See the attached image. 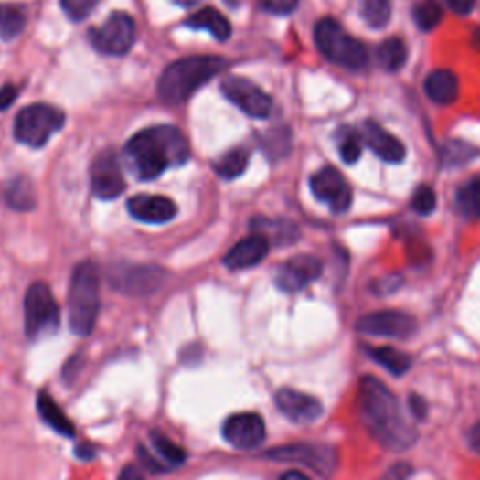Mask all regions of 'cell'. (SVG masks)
<instances>
[{
    "mask_svg": "<svg viewBox=\"0 0 480 480\" xmlns=\"http://www.w3.org/2000/svg\"><path fill=\"white\" fill-rule=\"evenodd\" d=\"M6 205L14 210H30L36 207V194L30 178L19 175L14 176L5 188Z\"/></svg>",
    "mask_w": 480,
    "mask_h": 480,
    "instance_id": "24",
    "label": "cell"
},
{
    "mask_svg": "<svg viewBox=\"0 0 480 480\" xmlns=\"http://www.w3.org/2000/svg\"><path fill=\"white\" fill-rule=\"evenodd\" d=\"M447 6L458 16H469L475 10L476 0H445Z\"/></svg>",
    "mask_w": 480,
    "mask_h": 480,
    "instance_id": "39",
    "label": "cell"
},
{
    "mask_svg": "<svg viewBox=\"0 0 480 480\" xmlns=\"http://www.w3.org/2000/svg\"><path fill=\"white\" fill-rule=\"evenodd\" d=\"M378 60L387 71H398L408 60V49L400 38H389L378 48Z\"/></svg>",
    "mask_w": 480,
    "mask_h": 480,
    "instance_id": "28",
    "label": "cell"
},
{
    "mask_svg": "<svg viewBox=\"0 0 480 480\" xmlns=\"http://www.w3.org/2000/svg\"><path fill=\"white\" fill-rule=\"evenodd\" d=\"M260 5L274 16H287L299 6V0H260Z\"/></svg>",
    "mask_w": 480,
    "mask_h": 480,
    "instance_id": "37",
    "label": "cell"
},
{
    "mask_svg": "<svg viewBox=\"0 0 480 480\" xmlns=\"http://www.w3.org/2000/svg\"><path fill=\"white\" fill-rule=\"evenodd\" d=\"M323 272V263L314 255H294L276 272V285L285 293H299L314 283Z\"/></svg>",
    "mask_w": 480,
    "mask_h": 480,
    "instance_id": "16",
    "label": "cell"
},
{
    "mask_svg": "<svg viewBox=\"0 0 480 480\" xmlns=\"http://www.w3.org/2000/svg\"><path fill=\"white\" fill-rule=\"evenodd\" d=\"M98 0H60L64 14L71 21H83L91 16Z\"/></svg>",
    "mask_w": 480,
    "mask_h": 480,
    "instance_id": "36",
    "label": "cell"
},
{
    "mask_svg": "<svg viewBox=\"0 0 480 480\" xmlns=\"http://www.w3.org/2000/svg\"><path fill=\"white\" fill-rule=\"evenodd\" d=\"M17 87H14V85H5L3 89H0V111H5V109H8L14 101H16V98H17Z\"/></svg>",
    "mask_w": 480,
    "mask_h": 480,
    "instance_id": "40",
    "label": "cell"
},
{
    "mask_svg": "<svg viewBox=\"0 0 480 480\" xmlns=\"http://www.w3.org/2000/svg\"><path fill=\"white\" fill-rule=\"evenodd\" d=\"M360 12L372 28H385L392 16V0H362Z\"/></svg>",
    "mask_w": 480,
    "mask_h": 480,
    "instance_id": "29",
    "label": "cell"
},
{
    "mask_svg": "<svg viewBox=\"0 0 480 480\" xmlns=\"http://www.w3.org/2000/svg\"><path fill=\"white\" fill-rule=\"evenodd\" d=\"M60 310L46 282H36L25 294V330L28 338L40 340L59 328Z\"/></svg>",
    "mask_w": 480,
    "mask_h": 480,
    "instance_id": "7",
    "label": "cell"
},
{
    "mask_svg": "<svg viewBox=\"0 0 480 480\" xmlns=\"http://www.w3.org/2000/svg\"><path fill=\"white\" fill-rule=\"evenodd\" d=\"M66 117L59 107L49 103H32L23 107L14 123V135L19 143L40 149L60 128Z\"/></svg>",
    "mask_w": 480,
    "mask_h": 480,
    "instance_id": "6",
    "label": "cell"
},
{
    "mask_svg": "<svg viewBox=\"0 0 480 480\" xmlns=\"http://www.w3.org/2000/svg\"><path fill=\"white\" fill-rule=\"evenodd\" d=\"M413 17H415V23L421 30H432L439 25L441 17H443V10L439 6L437 0H422L421 5L415 6V12H413Z\"/></svg>",
    "mask_w": 480,
    "mask_h": 480,
    "instance_id": "33",
    "label": "cell"
},
{
    "mask_svg": "<svg viewBox=\"0 0 480 480\" xmlns=\"http://www.w3.org/2000/svg\"><path fill=\"white\" fill-rule=\"evenodd\" d=\"M428 98L437 105H451L460 94V81L451 69H435L424 81Z\"/></svg>",
    "mask_w": 480,
    "mask_h": 480,
    "instance_id": "21",
    "label": "cell"
},
{
    "mask_svg": "<svg viewBox=\"0 0 480 480\" xmlns=\"http://www.w3.org/2000/svg\"><path fill=\"white\" fill-rule=\"evenodd\" d=\"M119 480H143L141 471L135 465H126L119 476Z\"/></svg>",
    "mask_w": 480,
    "mask_h": 480,
    "instance_id": "42",
    "label": "cell"
},
{
    "mask_svg": "<svg viewBox=\"0 0 480 480\" xmlns=\"http://www.w3.org/2000/svg\"><path fill=\"white\" fill-rule=\"evenodd\" d=\"M368 355L396 378L403 376L411 368V357L396 347H374L368 349Z\"/></svg>",
    "mask_w": 480,
    "mask_h": 480,
    "instance_id": "25",
    "label": "cell"
},
{
    "mask_svg": "<svg viewBox=\"0 0 480 480\" xmlns=\"http://www.w3.org/2000/svg\"><path fill=\"white\" fill-rule=\"evenodd\" d=\"M360 139L368 144L374 155H378L383 162L400 164L405 158V146L403 143L389 133L381 124L376 121H364L360 126Z\"/></svg>",
    "mask_w": 480,
    "mask_h": 480,
    "instance_id": "18",
    "label": "cell"
},
{
    "mask_svg": "<svg viewBox=\"0 0 480 480\" xmlns=\"http://www.w3.org/2000/svg\"><path fill=\"white\" fill-rule=\"evenodd\" d=\"M27 16L17 5H0V40L12 42L25 30Z\"/></svg>",
    "mask_w": 480,
    "mask_h": 480,
    "instance_id": "26",
    "label": "cell"
},
{
    "mask_svg": "<svg viewBox=\"0 0 480 480\" xmlns=\"http://www.w3.org/2000/svg\"><path fill=\"white\" fill-rule=\"evenodd\" d=\"M314 38L325 59L347 69H362L368 64V49L349 36L336 19L325 17L315 25Z\"/></svg>",
    "mask_w": 480,
    "mask_h": 480,
    "instance_id": "5",
    "label": "cell"
},
{
    "mask_svg": "<svg viewBox=\"0 0 480 480\" xmlns=\"http://www.w3.org/2000/svg\"><path fill=\"white\" fill-rule=\"evenodd\" d=\"M310 188L317 201L325 203L335 214L349 210L353 194L344 175L335 167H323L310 178Z\"/></svg>",
    "mask_w": 480,
    "mask_h": 480,
    "instance_id": "13",
    "label": "cell"
},
{
    "mask_svg": "<svg viewBox=\"0 0 480 480\" xmlns=\"http://www.w3.org/2000/svg\"><path fill=\"white\" fill-rule=\"evenodd\" d=\"M221 94L233 105H237L244 115L251 119H267L272 111V98L244 78H226L221 81Z\"/></svg>",
    "mask_w": 480,
    "mask_h": 480,
    "instance_id": "12",
    "label": "cell"
},
{
    "mask_svg": "<svg viewBox=\"0 0 480 480\" xmlns=\"http://www.w3.org/2000/svg\"><path fill=\"white\" fill-rule=\"evenodd\" d=\"M271 248V240L261 235V233H253L246 239H242L240 242H237L226 255V267L229 271H244V269H251L255 265H260Z\"/></svg>",
    "mask_w": 480,
    "mask_h": 480,
    "instance_id": "20",
    "label": "cell"
},
{
    "mask_svg": "<svg viewBox=\"0 0 480 480\" xmlns=\"http://www.w3.org/2000/svg\"><path fill=\"white\" fill-rule=\"evenodd\" d=\"M360 133L353 132L351 128H342L338 135V151L346 164H355L360 158L362 153V143Z\"/></svg>",
    "mask_w": 480,
    "mask_h": 480,
    "instance_id": "34",
    "label": "cell"
},
{
    "mask_svg": "<svg viewBox=\"0 0 480 480\" xmlns=\"http://www.w3.org/2000/svg\"><path fill=\"white\" fill-rule=\"evenodd\" d=\"M248 162H250V155L246 149H233L214 164V173L219 178L233 180V178H239L246 171Z\"/></svg>",
    "mask_w": 480,
    "mask_h": 480,
    "instance_id": "27",
    "label": "cell"
},
{
    "mask_svg": "<svg viewBox=\"0 0 480 480\" xmlns=\"http://www.w3.org/2000/svg\"><path fill=\"white\" fill-rule=\"evenodd\" d=\"M92 46L111 57L126 55L135 42V21L126 12L111 14L100 28L91 30Z\"/></svg>",
    "mask_w": 480,
    "mask_h": 480,
    "instance_id": "9",
    "label": "cell"
},
{
    "mask_svg": "<svg viewBox=\"0 0 480 480\" xmlns=\"http://www.w3.org/2000/svg\"><path fill=\"white\" fill-rule=\"evenodd\" d=\"M36 403H38V413L46 421L48 426H51L57 433H60L64 437H73V433H76V428H73L71 421L64 415V411L59 408V403L51 396L42 392Z\"/></svg>",
    "mask_w": 480,
    "mask_h": 480,
    "instance_id": "23",
    "label": "cell"
},
{
    "mask_svg": "<svg viewBox=\"0 0 480 480\" xmlns=\"http://www.w3.org/2000/svg\"><path fill=\"white\" fill-rule=\"evenodd\" d=\"M408 405H410V413L417 421H426V417H428V401L422 396L411 394L410 400H408Z\"/></svg>",
    "mask_w": 480,
    "mask_h": 480,
    "instance_id": "38",
    "label": "cell"
},
{
    "mask_svg": "<svg viewBox=\"0 0 480 480\" xmlns=\"http://www.w3.org/2000/svg\"><path fill=\"white\" fill-rule=\"evenodd\" d=\"M458 210L465 218H480V178H475L460 188L458 197Z\"/></svg>",
    "mask_w": 480,
    "mask_h": 480,
    "instance_id": "30",
    "label": "cell"
},
{
    "mask_svg": "<svg viewBox=\"0 0 480 480\" xmlns=\"http://www.w3.org/2000/svg\"><path fill=\"white\" fill-rule=\"evenodd\" d=\"M221 433L231 447L239 451H251L265 441L267 428L265 421L257 413H237L224 422Z\"/></svg>",
    "mask_w": 480,
    "mask_h": 480,
    "instance_id": "15",
    "label": "cell"
},
{
    "mask_svg": "<svg viewBox=\"0 0 480 480\" xmlns=\"http://www.w3.org/2000/svg\"><path fill=\"white\" fill-rule=\"evenodd\" d=\"M357 330L368 336L405 340L415 335L417 321L413 315L398 310L372 312L357 321Z\"/></svg>",
    "mask_w": 480,
    "mask_h": 480,
    "instance_id": "11",
    "label": "cell"
},
{
    "mask_svg": "<svg viewBox=\"0 0 480 480\" xmlns=\"http://www.w3.org/2000/svg\"><path fill=\"white\" fill-rule=\"evenodd\" d=\"M100 314V272L92 261L80 263L71 274L68 321L73 335L89 336Z\"/></svg>",
    "mask_w": 480,
    "mask_h": 480,
    "instance_id": "4",
    "label": "cell"
},
{
    "mask_svg": "<svg viewBox=\"0 0 480 480\" xmlns=\"http://www.w3.org/2000/svg\"><path fill=\"white\" fill-rule=\"evenodd\" d=\"M467 445L471 451L480 454V422L473 424L471 430L467 432Z\"/></svg>",
    "mask_w": 480,
    "mask_h": 480,
    "instance_id": "41",
    "label": "cell"
},
{
    "mask_svg": "<svg viewBox=\"0 0 480 480\" xmlns=\"http://www.w3.org/2000/svg\"><path fill=\"white\" fill-rule=\"evenodd\" d=\"M267 458L306 465L321 476L332 475L338 465L336 451L328 445H323V443H293V445H283L269 451Z\"/></svg>",
    "mask_w": 480,
    "mask_h": 480,
    "instance_id": "10",
    "label": "cell"
},
{
    "mask_svg": "<svg viewBox=\"0 0 480 480\" xmlns=\"http://www.w3.org/2000/svg\"><path fill=\"white\" fill-rule=\"evenodd\" d=\"M187 27H190L194 30H207L212 34V38L218 42H226L231 36V25H229L228 17L221 12H218L216 8H210V6L190 16L187 19Z\"/></svg>",
    "mask_w": 480,
    "mask_h": 480,
    "instance_id": "22",
    "label": "cell"
},
{
    "mask_svg": "<svg viewBox=\"0 0 480 480\" xmlns=\"http://www.w3.org/2000/svg\"><path fill=\"white\" fill-rule=\"evenodd\" d=\"M109 285L130 297H146L155 294L167 282V272L156 265L117 263L107 271Z\"/></svg>",
    "mask_w": 480,
    "mask_h": 480,
    "instance_id": "8",
    "label": "cell"
},
{
    "mask_svg": "<svg viewBox=\"0 0 480 480\" xmlns=\"http://www.w3.org/2000/svg\"><path fill=\"white\" fill-rule=\"evenodd\" d=\"M228 62L219 57H187L169 64L158 81L160 98L169 105L188 101L205 83L224 69Z\"/></svg>",
    "mask_w": 480,
    "mask_h": 480,
    "instance_id": "3",
    "label": "cell"
},
{
    "mask_svg": "<svg viewBox=\"0 0 480 480\" xmlns=\"http://www.w3.org/2000/svg\"><path fill=\"white\" fill-rule=\"evenodd\" d=\"M151 439H153V445H155V453L162 460H165L169 464V467L171 465L175 467V465H180V464L187 462V453H184L178 445H175V443L171 439H167L164 433L153 432Z\"/></svg>",
    "mask_w": 480,
    "mask_h": 480,
    "instance_id": "32",
    "label": "cell"
},
{
    "mask_svg": "<svg viewBox=\"0 0 480 480\" xmlns=\"http://www.w3.org/2000/svg\"><path fill=\"white\" fill-rule=\"evenodd\" d=\"M276 408L283 417L297 424L315 422L323 415V405L315 396L294 389L278 390Z\"/></svg>",
    "mask_w": 480,
    "mask_h": 480,
    "instance_id": "17",
    "label": "cell"
},
{
    "mask_svg": "<svg viewBox=\"0 0 480 480\" xmlns=\"http://www.w3.org/2000/svg\"><path fill=\"white\" fill-rule=\"evenodd\" d=\"M358 413L364 428L383 449L405 451L417 443V430L405 417L396 394L378 378L364 376L358 383Z\"/></svg>",
    "mask_w": 480,
    "mask_h": 480,
    "instance_id": "1",
    "label": "cell"
},
{
    "mask_svg": "<svg viewBox=\"0 0 480 480\" xmlns=\"http://www.w3.org/2000/svg\"><path fill=\"white\" fill-rule=\"evenodd\" d=\"M435 205H437V197H435V192L430 188V187H419L411 197V207L417 214L421 216H428L435 210Z\"/></svg>",
    "mask_w": 480,
    "mask_h": 480,
    "instance_id": "35",
    "label": "cell"
},
{
    "mask_svg": "<svg viewBox=\"0 0 480 480\" xmlns=\"http://www.w3.org/2000/svg\"><path fill=\"white\" fill-rule=\"evenodd\" d=\"M91 182L94 196L103 201L117 199L124 192L126 184L115 151L107 149L96 156L91 171Z\"/></svg>",
    "mask_w": 480,
    "mask_h": 480,
    "instance_id": "14",
    "label": "cell"
},
{
    "mask_svg": "<svg viewBox=\"0 0 480 480\" xmlns=\"http://www.w3.org/2000/svg\"><path fill=\"white\" fill-rule=\"evenodd\" d=\"M478 155H480V151L469 143L449 141L445 144V149H443V162H445V165L458 167V165H464V164L475 160Z\"/></svg>",
    "mask_w": 480,
    "mask_h": 480,
    "instance_id": "31",
    "label": "cell"
},
{
    "mask_svg": "<svg viewBox=\"0 0 480 480\" xmlns=\"http://www.w3.org/2000/svg\"><path fill=\"white\" fill-rule=\"evenodd\" d=\"M280 480H310L303 471H294V469H291V471H287V473H283L282 476H280Z\"/></svg>",
    "mask_w": 480,
    "mask_h": 480,
    "instance_id": "43",
    "label": "cell"
},
{
    "mask_svg": "<svg viewBox=\"0 0 480 480\" xmlns=\"http://www.w3.org/2000/svg\"><path fill=\"white\" fill-rule=\"evenodd\" d=\"M126 156L137 178L155 180L169 167H180L190 160V143L176 126H151L126 143Z\"/></svg>",
    "mask_w": 480,
    "mask_h": 480,
    "instance_id": "2",
    "label": "cell"
},
{
    "mask_svg": "<svg viewBox=\"0 0 480 480\" xmlns=\"http://www.w3.org/2000/svg\"><path fill=\"white\" fill-rule=\"evenodd\" d=\"M128 212L143 224H167L176 216V205L164 196H135L128 201Z\"/></svg>",
    "mask_w": 480,
    "mask_h": 480,
    "instance_id": "19",
    "label": "cell"
}]
</instances>
